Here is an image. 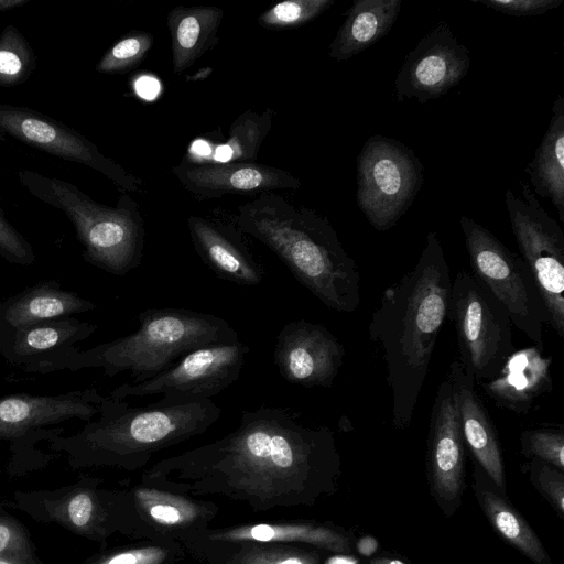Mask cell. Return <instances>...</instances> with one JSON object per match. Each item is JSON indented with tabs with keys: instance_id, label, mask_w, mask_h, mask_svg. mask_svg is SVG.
Returning <instances> with one entry per match:
<instances>
[{
	"instance_id": "cell-1",
	"label": "cell",
	"mask_w": 564,
	"mask_h": 564,
	"mask_svg": "<svg viewBox=\"0 0 564 564\" xmlns=\"http://www.w3.org/2000/svg\"><path fill=\"white\" fill-rule=\"evenodd\" d=\"M341 474L333 431L302 423L288 409L243 411L219 440L156 463L144 480L158 489L217 492L250 503H314Z\"/></svg>"
},
{
	"instance_id": "cell-2",
	"label": "cell",
	"mask_w": 564,
	"mask_h": 564,
	"mask_svg": "<svg viewBox=\"0 0 564 564\" xmlns=\"http://www.w3.org/2000/svg\"><path fill=\"white\" fill-rule=\"evenodd\" d=\"M451 288L441 240L430 231L414 268L384 289L371 316L368 333L382 352L398 430L412 422L447 316Z\"/></svg>"
},
{
	"instance_id": "cell-3",
	"label": "cell",
	"mask_w": 564,
	"mask_h": 564,
	"mask_svg": "<svg viewBox=\"0 0 564 564\" xmlns=\"http://www.w3.org/2000/svg\"><path fill=\"white\" fill-rule=\"evenodd\" d=\"M238 225L271 249L328 308L339 313L357 310L358 267L327 218L267 192L238 207Z\"/></svg>"
},
{
	"instance_id": "cell-4",
	"label": "cell",
	"mask_w": 564,
	"mask_h": 564,
	"mask_svg": "<svg viewBox=\"0 0 564 564\" xmlns=\"http://www.w3.org/2000/svg\"><path fill=\"white\" fill-rule=\"evenodd\" d=\"M220 414L212 400L131 406L127 400L107 395L100 413L82 430L54 436L51 442L55 449H65L80 460L139 468L153 453L203 434Z\"/></svg>"
},
{
	"instance_id": "cell-5",
	"label": "cell",
	"mask_w": 564,
	"mask_h": 564,
	"mask_svg": "<svg viewBox=\"0 0 564 564\" xmlns=\"http://www.w3.org/2000/svg\"><path fill=\"white\" fill-rule=\"evenodd\" d=\"M133 333L79 350L68 370L102 369L108 377L128 371L132 383L148 380L182 356L204 345L238 340L228 322L187 308H148L138 315Z\"/></svg>"
},
{
	"instance_id": "cell-6",
	"label": "cell",
	"mask_w": 564,
	"mask_h": 564,
	"mask_svg": "<svg viewBox=\"0 0 564 564\" xmlns=\"http://www.w3.org/2000/svg\"><path fill=\"white\" fill-rule=\"evenodd\" d=\"M21 185L44 204L62 210L73 224L89 264L123 276L141 263L145 228L139 204L122 192L115 207L99 204L73 183L20 170Z\"/></svg>"
},
{
	"instance_id": "cell-7",
	"label": "cell",
	"mask_w": 564,
	"mask_h": 564,
	"mask_svg": "<svg viewBox=\"0 0 564 564\" xmlns=\"http://www.w3.org/2000/svg\"><path fill=\"white\" fill-rule=\"evenodd\" d=\"M459 223L473 276L502 305L512 325L542 348L547 316L525 262L476 220L460 216Z\"/></svg>"
},
{
	"instance_id": "cell-8",
	"label": "cell",
	"mask_w": 564,
	"mask_h": 564,
	"mask_svg": "<svg viewBox=\"0 0 564 564\" xmlns=\"http://www.w3.org/2000/svg\"><path fill=\"white\" fill-rule=\"evenodd\" d=\"M447 316L454 325L459 358L476 382L494 378L514 351L512 323L502 305L460 270L452 281Z\"/></svg>"
},
{
	"instance_id": "cell-9",
	"label": "cell",
	"mask_w": 564,
	"mask_h": 564,
	"mask_svg": "<svg viewBox=\"0 0 564 564\" xmlns=\"http://www.w3.org/2000/svg\"><path fill=\"white\" fill-rule=\"evenodd\" d=\"M423 182V165L417 156L392 138L372 135L357 158V204L379 231L398 223Z\"/></svg>"
},
{
	"instance_id": "cell-10",
	"label": "cell",
	"mask_w": 564,
	"mask_h": 564,
	"mask_svg": "<svg viewBox=\"0 0 564 564\" xmlns=\"http://www.w3.org/2000/svg\"><path fill=\"white\" fill-rule=\"evenodd\" d=\"M521 197L507 189L505 203L511 230L544 304L547 325L564 338V232L541 206L530 186L520 182Z\"/></svg>"
},
{
	"instance_id": "cell-11",
	"label": "cell",
	"mask_w": 564,
	"mask_h": 564,
	"mask_svg": "<svg viewBox=\"0 0 564 564\" xmlns=\"http://www.w3.org/2000/svg\"><path fill=\"white\" fill-rule=\"evenodd\" d=\"M249 351L239 339L204 345L159 375L138 383H122L108 395L119 400L162 395L150 403L156 406L210 400L239 378Z\"/></svg>"
},
{
	"instance_id": "cell-12",
	"label": "cell",
	"mask_w": 564,
	"mask_h": 564,
	"mask_svg": "<svg viewBox=\"0 0 564 564\" xmlns=\"http://www.w3.org/2000/svg\"><path fill=\"white\" fill-rule=\"evenodd\" d=\"M0 137H10L63 160L84 164L101 173L126 193L143 187L140 177L102 154L80 132L37 110L0 104Z\"/></svg>"
},
{
	"instance_id": "cell-13",
	"label": "cell",
	"mask_w": 564,
	"mask_h": 564,
	"mask_svg": "<svg viewBox=\"0 0 564 564\" xmlns=\"http://www.w3.org/2000/svg\"><path fill=\"white\" fill-rule=\"evenodd\" d=\"M470 68V56L446 22L438 23L406 55L394 82L398 101L424 104L448 93Z\"/></svg>"
},
{
	"instance_id": "cell-14",
	"label": "cell",
	"mask_w": 564,
	"mask_h": 564,
	"mask_svg": "<svg viewBox=\"0 0 564 564\" xmlns=\"http://www.w3.org/2000/svg\"><path fill=\"white\" fill-rule=\"evenodd\" d=\"M426 473L431 496L447 518L460 507L465 487V441L451 383L437 388L426 442Z\"/></svg>"
},
{
	"instance_id": "cell-15",
	"label": "cell",
	"mask_w": 564,
	"mask_h": 564,
	"mask_svg": "<svg viewBox=\"0 0 564 564\" xmlns=\"http://www.w3.org/2000/svg\"><path fill=\"white\" fill-rule=\"evenodd\" d=\"M96 330V324L73 316L50 319L0 335V355L28 373L68 370L80 350L77 344Z\"/></svg>"
},
{
	"instance_id": "cell-16",
	"label": "cell",
	"mask_w": 564,
	"mask_h": 564,
	"mask_svg": "<svg viewBox=\"0 0 564 564\" xmlns=\"http://www.w3.org/2000/svg\"><path fill=\"white\" fill-rule=\"evenodd\" d=\"M345 348L324 325L300 319L280 330L273 352L281 377L305 388L333 386Z\"/></svg>"
},
{
	"instance_id": "cell-17",
	"label": "cell",
	"mask_w": 564,
	"mask_h": 564,
	"mask_svg": "<svg viewBox=\"0 0 564 564\" xmlns=\"http://www.w3.org/2000/svg\"><path fill=\"white\" fill-rule=\"evenodd\" d=\"M172 173L186 191L199 199L301 186V181L290 172L256 162H194L184 158L172 167Z\"/></svg>"
},
{
	"instance_id": "cell-18",
	"label": "cell",
	"mask_w": 564,
	"mask_h": 564,
	"mask_svg": "<svg viewBox=\"0 0 564 564\" xmlns=\"http://www.w3.org/2000/svg\"><path fill=\"white\" fill-rule=\"evenodd\" d=\"M107 395L86 388L54 395L12 393L0 398V440H14L63 422H89L101 410Z\"/></svg>"
},
{
	"instance_id": "cell-19",
	"label": "cell",
	"mask_w": 564,
	"mask_h": 564,
	"mask_svg": "<svg viewBox=\"0 0 564 564\" xmlns=\"http://www.w3.org/2000/svg\"><path fill=\"white\" fill-rule=\"evenodd\" d=\"M446 380L453 389L465 445L475 463L507 494L502 448L496 426L476 390L475 378L455 359L449 366Z\"/></svg>"
},
{
	"instance_id": "cell-20",
	"label": "cell",
	"mask_w": 564,
	"mask_h": 564,
	"mask_svg": "<svg viewBox=\"0 0 564 564\" xmlns=\"http://www.w3.org/2000/svg\"><path fill=\"white\" fill-rule=\"evenodd\" d=\"M551 364L542 348L528 346L514 350L494 378L480 383L497 406L527 414L535 399L552 388Z\"/></svg>"
},
{
	"instance_id": "cell-21",
	"label": "cell",
	"mask_w": 564,
	"mask_h": 564,
	"mask_svg": "<svg viewBox=\"0 0 564 564\" xmlns=\"http://www.w3.org/2000/svg\"><path fill=\"white\" fill-rule=\"evenodd\" d=\"M187 227L196 253L219 278L241 286L262 282V267L234 229L195 215Z\"/></svg>"
},
{
	"instance_id": "cell-22",
	"label": "cell",
	"mask_w": 564,
	"mask_h": 564,
	"mask_svg": "<svg viewBox=\"0 0 564 564\" xmlns=\"http://www.w3.org/2000/svg\"><path fill=\"white\" fill-rule=\"evenodd\" d=\"M97 304L58 282L34 284L0 303V335L50 319L73 316L97 308Z\"/></svg>"
},
{
	"instance_id": "cell-23",
	"label": "cell",
	"mask_w": 564,
	"mask_h": 564,
	"mask_svg": "<svg viewBox=\"0 0 564 564\" xmlns=\"http://www.w3.org/2000/svg\"><path fill=\"white\" fill-rule=\"evenodd\" d=\"M471 488L488 522L505 541L534 564H553L529 522L510 502L507 494L501 491L476 463Z\"/></svg>"
},
{
	"instance_id": "cell-24",
	"label": "cell",
	"mask_w": 564,
	"mask_h": 564,
	"mask_svg": "<svg viewBox=\"0 0 564 564\" xmlns=\"http://www.w3.org/2000/svg\"><path fill=\"white\" fill-rule=\"evenodd\" d=\"M224 10L215 6H177L166 15L171 36L172 66L181 74L218 42Z\"/></svg>"
},
{
	"instance_id": "cell-25",
	"label": "cell",
	"mask_w": 564,
	"mask_h": 564,
	"mask_svg": "<svg viewBox=\"0 0 564 564\" xmlns=\"http://www.w3.org/2000/svg\"><path fill=\"white\" fill-rule=\"evenodd\" d=\"M401 4V0L355 1L329 45L328 56L344 62L378 42L398 20Z\"/></svg>"
},
{
	"instance_id": "cell-26",
	"label": "cell",
	"mask_w": 564,
	"mask_h": 564,
	"mask_svg": "<svg viewBox=\"0 0 564 564\" xmlns=\"http://www.w3.org/2000/svg\"><path fill=\"white\" fill-rule=\"evenodd\" d=\"M535 194L549 198L564 223V98L558 95L552 107L549 127L525 166Z\"/></svg>"
},
{
	"instance_id": "cell-27",
	"label": "cell",
	"mask_w": 564,
	"mask_h": 564,
	"mask_svg": "<svg viewBox=\"0 0 564 564\" xmlns=\"http://www.w3.org/2000/svg\"><path fill=\"white\" fill-rule=\"evenodd\" d=\"M212 539L231 542H296L322 547L337 554H349L351 551L349 539L345 533L315 524H258L220 532Z\"/></svg>"
},
{
	"instance_id": "cell-28",
	"label": "cell",
	"mask_w": 564,
	"mask_h": 564,
	"mask_svg": "<svg viewBox=\"0 0 564 564\" xmlns=\"http://www.w3.org/2000/svg\"><path fill=\"white\" fill-rule=\"evenodd\" d=\"M138 499L141 510L145 513L148 527L163 531L164 536L180 535L181 530L198 529V520L207 521L206 509L183 500L174 494H163L152 490H140Z\"/></svg>"
},
{
	"instance_id": "cell-29",
	"label": "cell",
	"mask_w": 564,
	"mask_h": 564,
	"mask_svg": "<svg viewBox=\"0 0 564 564\" xmlns=\"http://www.w3.org/2000/svg\"><path fill=\"white\" fill-rule=\"evenodd\" d=\"M273 120V110L262 112L246 110L231 123L226 142L214 150L216 159L224 162H256L261 144L269 134Z\"/></svg>"
},
{
	"instance_id": "cell-30",
	"label": "cell",
	"mask_w": 564,
	"mask_h": 564,
	"mask_svg": "<svg viewBox=\"0 0 564 564\" xmlns=\"http://www.w3.org/2000/svg\"><path fill=\"white\" fill-rule=\"evenodd\" d=\"M36 65V55L23 34L14 25H7L0 33V86L23 84Z\"/></svg>"
},
{
	"instance_id": "cell-31",
	"label": "cell",
	"mask_w": 564,
	"mask_h": 564,
	"mask_svg": "<svg viewBox=\"0 0 564 564\" xmlns=\"http://www.w3.org/2000/svg\"><path fill=\"white\" fill-rule=\"evenodd\" d=\"M150 32L133 31L126 34L108 48L96 65L100 74H126L137 68L153 45Z\"/></svg>"
},
{
	"instance_id": "cell-32",
	"label": "cell",
	"mask_w": 564,
	"mask_h": 564,
	"mask_svg": "<svg viewBox=\"0 0 564 564\" xmlns=\"http://www.w3.org/2000/svg\"><path fill=\"white\" fill-rule=\"evenodd\" d=\"M335 0H285L258 17L259 24L268 30H288L302 26L325 12Z\"/></svg>"
},
{
	"instance_id": "cell-33",
	"label": "cell",
	"mask_w": 564,
	"mask_h": 564,
	"mask_svg": "<svg viewBox=\"0 0 564 564\" xmlns=\"http://www.w3.org/2000/svg\"><path fill=\"white\" fill-rule=\"evenodd\" d=\"M522 455L538 458L564 471V433L562 429L538 427L520 435Z\"/></svg>"
},
{
	"instance_id": "cell-34",
	"label": "cell",
	"mask_w": 564,
	"mask_h": 564,
	"mask_svg": "<svg viewBox=\"0 0 564 564\" xmlns=\"http://www.w3.org/2000/svg\"><path fill=\"white\" fill-rule=\"evenodd\" d=\"M523 471L534 489L552 506L558 517L564 519V471L540 460L530 458L523 465Z\"/></svg>"
},
{
	"instance_id": "cell-35",
	"label": "cell",
	"mask_w": 564,
	"mask_h": 564,
	"mask_svg": "<svg viewBox=\"0 0 564 564\" xmlns=\"http://www.w3.org/2000/svg\"><path fill=\"white\" fill-rule=\"evenodd\" d=\"M0 257L18 265H30L36 254L32 245L11 225L0 207Z\"/></svg>"
},
{
	"instance_id": "cell-36",
	"label": "cell",
	"mask_w": 564,
	"mask_h": 564,
	"mask_svg": "<svg viewBox=\"0 0 564 564\" xmlns=\"http://www.w3.org/2000/svg\"><path fill=\"white\" fill-rule=\"evenodd\" d=\"M512 17H534L557 9L564 0H470Z\"/></svg>"
},
{
	"instance_id": "cell-37",
	"label": "cell",
	"mask_w": 564,
	"mask_h": 564,
	"mask_svg": "<svg viewBox=\"0 0 564 564\" xmlns=\"http://www.w3.org/2000/svg\"><path fill=\"white\" fill-rule=\"evenodd\" d=\"M169 552L163 546H147L122 551L94 564H163Z\"/></svg>"
},
{
	"instance_id": "cell-38",
	"label": "cell",
	"mask_w": 564,
	"mask_h": 564,
	"mask_svg": "<svg viewBox=\"0 0 564 564\" xmlns=\"http://www.w3.org/2000/svg\"><path fill=\"white\" fill-rule=\"evenodd\" d=\"M4 555H31L24 531L9 519H0V556Z\"/></svg>"
},
{
	"instance_id": "cell-39",
	"label": "cell",
	"mask_w": 564,
	"mask_h": 564,
	"mask_svg": "<svg viewBox=\"0 0 564 564\" xmlns=\"http://www.w3.org/2000/svg\"><path fill=\"white\" fill-rule=\"evenodd\" d=\"M66 512L70 523L77 529H85L93 519L94 501L89 494L78 492L67 502Z\"/></svg>"
},
{
	"instance_id": "cell-40",
	"label": "cell",
	"mask_w": 564,
	"mask_h": 564,
	"mask_svg": "<svg viewBox=\"0 0 564 564\" xmlns=\"http://www.w3.org/2000/svg\"><path fill=\"white\" fill-rule=\"evenodd\" d=\"M379 546L378 541L370 535L360 538L356 544V549L359 554L364 556L372 555Z\"/></svg>"
},
{
	"instance_id": "cell-41",
	"label": "cell",
	"mask_w": 564,
	"mask_h": 564,
	"mask_svg": "<svg viewBox=\"0 0 564 564\" xmlns=\"http://www.w3.org/2000/svg\"><path fill=\"white\" fill-rule=\"evenodd\" d=\"M0 564H34L31 555H4L0 556Z\"/></svg>"
},
{
	"instance_id": "cell-42",
	"label": "cell",
	"mask_w": 564,
	"mask_h": 564,
	"mask_svg": "<svg viewBox=\"0 0 564 564\" xmlns=\"http://www.w3.org/2000/svg\"><path fill=\"white\" fill-rule=\"evenodd\" d=\"M29 1L30 0H0V12L22 7Z\"/></svg>"
},
{
	"instance_id": "cell-43",
	"label": "cell",
	"mask_w": 564,
	"mask_h": 564,
	"mask_svg": "<svg viewBox=\"0 0 564 564\" xmlns=\"http://www.w3.org/2000/svg\"><path fill=\"white\" fill-rule=\"evenodd\" d=\"M369 564H406L401 560L398 558H390V557H376L370 561Z\"/></svg>"
}]
</instances>
